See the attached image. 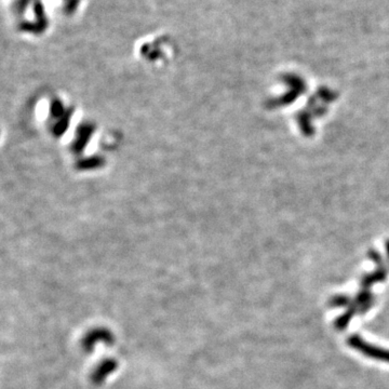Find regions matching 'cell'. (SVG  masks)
<instances>
[]
</instances>
